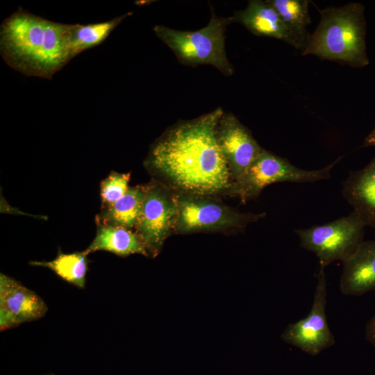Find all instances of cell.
I'll use <instances>...</instances> for the list:
<instances>
[{
	"instance_id": "cell-1",
	"label": "cell",
	"mask_w": 375,
	"mask_h": 375,
	"mask_svg": "<svg viewBox=\"0 0 375 375\" xmlns=\"http://www.w3.org/2000/svg\"><path fill=\"white\" fill-rule=\"evenodd\" d=\"M222 108L180 121L151 144L144 165L153 179L176 194L231 197L233 178L216 139Z\"/></svg>"
},
{
	"instance_id": "cell-2",
	"label": "cell",
	"mask_w": 375,
	"mask_h": 375,
	"mask_svg": "<svg viewBox=\"0 0 375 375\" xmlns=\"http://www.w3.org/2000/svg\"><path fill=\"white\" fill-rule=\"evenodd\" d=\"M1 54L25 75L51 78L74 58L70 24L57 23L19 9L1 26Z\"/></svg>"
},
{
	"instance_id": "cell-3",
	"label": "cell",
	"mask_w": 375,
	"mask_h": 375,
	"mask_svg": "<svg viewBox=\"0 0 375 375\" xmlns=\"http://www.w3.org/2000/svg\"><path fill=\"white\" fill-rule=\"evenodd\" d=\"M320 16L302 55H313L353 67L367 65L363 6L350 3L328 7L320 11Z\"/></svg>"
},
{
	"instance_id": "cell-4",
	"label": "cell",
	"mask_w": 375,
	"mask_h": 375,
	"mask_svg": "<svg viewBox=\"0 0 375 375\" xmlns=\"http://www.w3.org/2000/svg\"><path fill=\"white\" fill-rule=\"evenodd\" d=\"M231 23V17H219L212 12L209 23L199 30L184 31L157 25L153 31L181 63L192 67L210 65L224 75L231 76L234 67L225 51L226 29Z\"/></svg>"
},
{
	"instance_id": "cell-5",
	"label": "cell",
	"mask_w": 375,
	"mask_h": 375,
	"mask_svg": "<svg viewBox=\"0 0 375 375\" xmlns=\"http://www.w3.org/2000/svg\"><path fill=\"white\" fill-rule=\"evenodd\" d=\"M176 195L175 233L242 231L249 224L266 216L265 212H241L217 198Z\"/></svg>"
},
{
	"instance_id": "cell-6",
	"label": "cell",
	"mask_w": 375,
	"mask_h": 375,
	"mask_svg": "<svg viewBox=\"0 0 375 375\" xmlns=\"http://www.w3.org/2000/svg\"><path fill=\"white\" fill-rule=\"evenodd\" d=\"M365 222L353 210L329 223L296 229L301 246L313 252L321 267L336 260L346 261L363 242Z\"/></svg>"
},
{
	"instance_id": "cell-7",
	"label": "cell",
	"mask_w": 375,
	"mask_h": 375,
	"mask_svg": "<svg viewBox=\"0 0 375 375\" xmlns=\"http://www.w3.org/2000/svg\"><path fill=\"white\" fill-rule=\"evenodd\" d=\"M343 156L317 170L298 168L274 153L262 149L244 176L233 184L231 197H238L242 203L256 198L267 185L278 182L306 183L329 179L331 171Z\"/></svg>"
},
{
	"instance_id": "cell-8",
	"label": "cell",
	"mask_w": 375,
	"mask_h": 375,
	"mask_svg": "<svg viewBox=\"0 0 375 375\" xmlns=\"http://www.w3.org/2000/svg\"><path fill=\"white\" fill-rule=\"evenodd\" d=\"M146 185L142 211L135 228L148 253H159L165 240L174 233L177 219V195L152 180Z\"/></svg>"
},
{
	"instance_id": "cell-9",
	"label": "cell",
	"mask_w": 375,
	"mask_h": 375,
	"mask_svg": "<svg viewBox=\"0 0 375 375\" xmlns=\"http://www.w3.org/2000/svg\"><path fill=\"white\" fill-rule=\"evenodd\" d=\"M316 276L310 311L306 317L289 324L281 334L284 342L310 356L318 355L335 342L326 315L327 288L324 268L320 267Z\"/></svg>"
},
{
	"instance_id": "cell-10",
	"label": "cell",
	"mask_w": 375,
	"mask_h": 375,
	"mask_svg": "<svg viewBox=\"0 0 375 375\" xmlns=\"http://www.w3.org/2000/svg\"><path fill=\"white\" fill-rule=\"evenodd\" d=\"M216 139L234 184L244 176L263 149L251 131L230 112H224L220 117Z\"/></svg>"
},
{
	"instance_id": "cell-11",
	"label": "cell",
	"mask_w": 375,
	"mask_h": 375,
	"mask_svg": "<svg viewBox=\"0 0 375 375\" xmlns=\"http://www.w3.org/2000/svg\"><path fill=\"white\" fill-rule=\"evenodd\" d=\"M48 308L35 292L0 274V329L5 331L43 317Z\"/></svg>"
},
{
	"instance_id": "cell-12",
	"label": "cell",
	"mask_w": 375,
	"mask_h": 375,
	"mask_svg": "<svg viewBox=\"0 0 375 375\" xmlns=\"http://www.w3.org/2000/svg\"><path fill=\"white\" fill-rule=\"evenodd\" d=\"M231 17L233 22L240 23L256 35L282 40L301 53L305 49V44L267 1L251 0L245 9L236 11Z\"/></svg>"
},
{
	"instance_id": "cell-13",
	"label": "cell",
	"mask_w": 375,
	"mask_h": 375,
	"mask_svg": "<svg viewBox=\"0 0 375 375\" xmlns=\"http://www.w3.org/2000/svg\"><path fill=\"white\" fill-rule=\"evenodd\" d=\"M340 289L347 296H360L375 290V241H363L343 262Z\"/></svg>"
},
{
	"instance_id": "cell-14",
	"label": "cell",
	"mask_w": 375,
	"mask_h": 375,
	"mask_svg": "<svg viewBox=\"0 0 375 375\" xmlns=\"http://www.w3.org/2000/svg\"><path fill=\"white\" fill-rule=\"evenodd\" d=\"M342 194L365 225L375 227V158L364 168L349 172Z\"/></svg>"
},
{
	"instance_id": "cell-15",
	"label": "cell",
	"mask_w": 375,
	"mask_h": 375,
	"mask_svg": "<svg viewBox=\"0 0 375 375\" xmlns=\"http://www.w3.org/2000/svg\"><path fill=\"white\" fill-rule=\"evenodd\" d=\"M146 185L129 187L125 194L113 203L101 206L96 215L97 225L135 229L142 211Z\"/></svg>"
},
{
	"instance_id": "cell-16",
	"label": "cell",
	"mask_w": 375,
	"mask_h": 375,
	"mask_svg": "<svg viewBox=\"0 0 375 375\" xmlns=\"http://www.w3.org/2000/svg\"><path fill=\"white\" fill-rule=\"evenodd\" d=\"M97 251H106L126 257L148 251L138 235L133 230L108 225H97V233L90 244L83 251L88 256Z\"/></svg>"
},
{
	"instance_id": "cell-17",
	"label": "cell",
	"mask_w": 375,
	"mask_h": 375,
	"mask_svg": "<svg viewBox=\"0 0 375 375\" xmlns=\"http://www.w3.org/2000/svg\"><path fill=\"white\" fill-rule=\"evenodd\" d=\"M88 263V255L83 251L65 253L60 249L53 260L29 262L32 266L49 268L68 283L81 289L85 287Z\"/></svg>"
},
{
	"instance_id": "cell-18",
	"label": "cell",
	"mask_w": 375,
	"mask_h": 375,
	"mask_svg": "<svg viewBox=\"0 0 375 375\" xmlns=\"http://www.w3.org/2000/svg\"><path fill=\"white\" fill-rule=\"evenodd\" d=\"M131 15L129 12L110 20L94 24H70V42L74 56L101 44L124 19Z\"/></svg>"
},
{
	"instance_id": "cell-19",
	"label": "cell",
	"mask_w": 375,
	"mask_h": 375,
	"mask_svg": "<svg viewBox=\"0 0 375 375\" xmlns=\"http://www.w3.org/2000/svg\"><path fill=\"white\" fill-rule=\"evenodd\" d=\"M287 27L305 44L310 37L307 31L311 20L307 0H268Z\"/></svg>"
},
{
	"instance_id": "cell-20",
	"label": "cell",
	"mask_w": 375,
	"mask_h": 375,
	"mask_svg": "<svg viewBox=\"0 0 375 375\" xmlns=\"http://www.w3.org/2000/svg\"><path fill=\"white\" fill-rule=\"evenodd\" d=\"M131 172L118 173L112 171L100 183L101 206H108L123 197L129 188Z\"/></svg>"
},
{
	"instance_id": "cell-21",
	"label": "cell",
	"mask_w": 375,
	"mask_h": 375,
	"mask_svg": "<svg viewBox=\"0 0 375 375\" xmlns=\"http://www.w3.org/2000/svg\"><path fill=\"white\" fill-rule=\"evenodd\" d=\"M365 337L366 340L375 347V314L366 325Z\"/></svg>"
},
{
	"instance_id": "cell-22",
	"label": "cell",
	"mask_w": 375,
	"mask_h": 375,
	"mask_svg": "<svg viewBox=\"0 0 375 375\" xmlns=\"http://www.w3.org/2000/svg\"><path fill=\"white\" fill-rule=\"evenodd\" d=\"M375 146V126L371 133L365 138L362 147Z\"/></svg>"
},
{
	"instance_id": "cell-23",
	"label": "cell",
	"mask_w": 375,
	"mask_h": 375,
	"mask_svg": "<svg viewBox=\"0 0 375 375\" xmlns=\"http://www.w3.org/2000/svg\"><path fill=\"white\" fill-rule=\"evenodd\" d=\"M49 375H53V374H49Z\"/></svg>"
}]
</instances>
